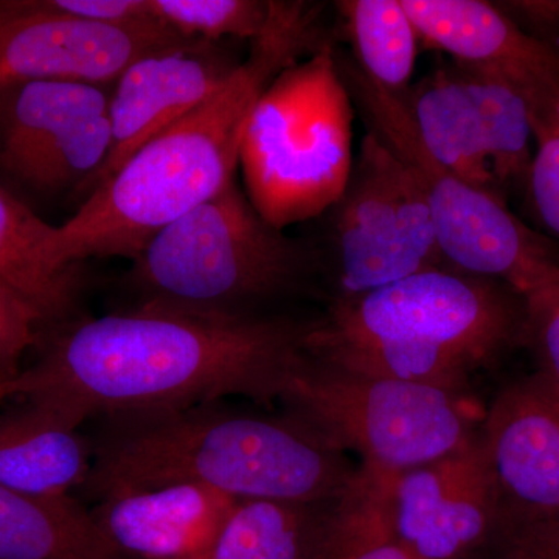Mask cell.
Listing matches in <instances>:
<instances>
[{
    "label": "cell",
    "mask_w": 559,
    "mask_h": 559,
    "mask_svg": "<svg viewBox=\"0 0 559 559\" xmlns=\"http://www.w3.org/2000/svg\"><path fill=\"white\" fill-rule=\"evenodd\" d=\"M419 39L460 64L516 75L559 64L558 51L538 43L496 3L480 0H403Z\"/></svg>",
    "instance_id": "cell-15"
},
{
    "label": "cell",
    "mask_w": 559,
    "mask_h": 559,
    "mask_svg": "<svg viewBox=\"0 0 559 559\" xmlns=\"http://www.w3.org/2000/svg\"><path fill=\"white\" fill-rule=\"evenodd\" d=\"M310 270V250L261 218L234 179L154 235L128 282L139 307L240 318L260 316L259 305L296 289Z\"/></svg>",
    "instance_id": "cell-5"
},
{
    "label": "cell",
    "mask_w": 559,
    "mask_h": 559,
    "mask_svg": "<svg viewBox=\"0 0 559 559\" xmlns=\"http://www.w3.org/2000/svg\"><path fill=\"white\" fill-rule=\"evenodd\" d=\"M7 7H9V2H0V16L5 13Z\"/></svg>",
    "instance_id": "cell-32"
},
{
    "label": "cell",
    "mask_w": 559,
    "mask_h": 559,
    "mask_svg": "<svg viewBox=\"0 0 559 559\" xmlns=\"http://www.w3.org/2000/svg\"><path fill=\"white\" fill-rule=\"evenodd\" d=\"M454 69L479 116L500 189L525 190L535 143L524 95L498 70L460 62Z\"/></svg>",
    "instance_id": "cell-23"
},
{
    "label": "cell",
    "mask_w": 559,
    "mask_h": 559,
    "mask_svg": "<svg viewBox=\"0 0 559 559\" xmlns=\"http://www.w3.org/2000/svg\"><path fill=\"white\" fill-rule=\"evenodd\" d=\"M522 294L443 267L355 297L311 323L308 355L340 369L460 393L477 370L525 344Z\"/></svg>",
    "instance_id": "cell-4"
},
{
    "label": "cell",
    "mask_w": 559,
    "mask_h": 559,
    "mask_svg": "<svg viewBox=\"0 0 559 559\" xmlns=\"http://www.w3.org/2000/svg\"><path fill=\"white\" fill-rule=\"evenodd\" d=\"M496 559H559V521L503 520Z\"/></svg>",
    "instance_id": "cell-29"
},
{
    "label": "cell",
    "mask_w": 559,
    "mask_h": 559,
    "mask_svg": "<svg viewBox=\"0 0 559 559\" xmlns=\"http://www.w3.org/2000/svg\"><path fill=\"white\" fill-rule=\"evenodd\" d=\"M319 7L271 2L249 57L204 105L142 146L53 237L55 263L79 270L92 257L135 259L154 235L234 180L249 117L282 70L323 49Z\"/></svg>",
    "instance_id": "cell-2"
},
{
    "label": "cell",
    "mask_w": 559,
    "mask_h": 559,
    "mask_svg": "<svg viewBox=\"0 0 559 559\" xmlns=\"http://www.w3.org/2000/svg\"><path fill=\"white\" fill-rule=\"evenodd\" d=\"M480 443L503 520H558V389L539 373L503 389L485 414Z\"/></svg>",
    "instance_id": "cell-13"
},
{
    "label": "cell",
    "mask_w": 559,
    "mask_h": 559,
    "mask_svg": "<svg viewBox=\"0 0 559 559\" xmlns=\"http://www.w3.org/2000/svg\"><path fill=\"white\" fill-rule=\"evenodd\" d=\"M40 323L46 322L38 310L0 283V384L20 377L22 356L36 344Z\"/></svg>",
    "instance_id": "cell-28"
},
{
    "label": "cell",
    "mask_w": 559,
    "mask_h": 559,
    "mask_svg": "<svg viewBox=\"0 0 559 559\" xmlns=\"http://www.w3.org/2000/svg\"><path fill=\"white\" fill-rule=\"evenodd\" d=\"M92 443L50 411L28 403L0 415V487L31 496H66L91 473Z\"/></svg>",
    "instance_id": "cell-16"
},
{
    "label": "cell",
    "mask_w": 559,
    "mask_h": 559,
    "mask_svg": "<svg viewBox=\"0 0 559 559\" xmlns=\"http://www.w3.org/2000/svg\"><path fill=\"white\" fill-rule=\"evenodd\" d=\"M238 64L216 43L201 39L176 40L132 62L109 98L108 160L83 191L97 190L132 154L204 105Z\"/></svg>",
    "instance_id": "cell-12"
},
{
    "label": "cell",
    "mask_w": 559,
    "mask_h": 559,
    "mask_svg": "<svg viewBox=\"0 0 559 559\" xmlns=\"http://www.w3.org/2000/svg\"><path fill=\"white\" fill-rule=\"evenodd\" d=\"M426 148L474 189L506 200L489 157L479 116L454 66L436 70L404 94Z\"/></svg>",
    "instance_id": "cell-18"
},
{
    "label": "cell",
    "mask_w": 559,
    "mask_h": 559,
    "mask_svg": "<svg viewBox=\"0 0 559 559\" xmlns=\"http://www.w3.org/2000/svg\"><path fill=\"white\" fill-rule=\"evenodd\" d=\"M312 323V322H311ZM310 322L138 307L70 323L16 378V396L81 428L87 419L241 395L282 399L307 358Z\"/></svg>",
    "instance_id": "cell-1"
},
{
    "label": "cell",
    "mask_w": 559,
    "mask_h": 559,
    "mask_svg": "<svg viewBox=\"0 0 559 559\" xmlns=\"http://www.w3.org/2000/svg\"><path fill=\"white\" fill-rule=\"evenodd\" d=\"M55 230L0 187V283L35 307L46 323L68 319L80 289L79 270L55 263Z\"/></svg>",
    "instance_id": "cell-20"
},
{
    "label": "cell",
    "mask_w": 559,
    "mask_h": 559,
    "mask_svg": "<svg viewBox=\"0 0 559 559\" xmlns=\"http://www.w3.org/2000/svg\"><path fill=\"white\" fill-rule=\"evenodd\" d=\"M47 5L83 20L117 25L150 27L164 24L154 16L151 0H46Z\"/></svg>",
    "instance_id": "cell-30"
},
{
    "label": "cell",
    "mask_w": 559,
    "mask_h": 559,
    "mask_svg": "<svg viewBox=\"0 0 559 559\" xmlns=\"http://www.w3.org/2000/svg\"><path fill=\"white\" fill-rule=\"evenodd\" d=\"M14 381L16 380L5 382V384H0V403L16 396V382Z\"/></svg>",
    "instance_id": "cell-31"
},
{
    "label": "cell",
    "mask_w": 559,
    "mask_h": 559,
    "mask_svg": "<svg viewBox=\"0 0 559 559\" xmlns=\"http://www.w3.org/2000/svg\"><path fill=\"white\" fill-rule=\"evenodd\" d=\"M334 209L342 299L448 267L425 193L371 131L360 143L347 189Z\"/></svg>",
    "instance_id": "cell-9"
},
{
    "label": "cell",
    "mask_w": 559,
    "mask_h": 559,
    "mask_svg": "<svg viewBox=\"0 0 559 559\" xmlns=\"http://www.w3.org/2000/svg\"><path fill=\"white\" fill-rule=\"evenodd\" d=\"M103 86L70 81H24L0 87V168L20 170L81 121L109 112Z\"/></svg>",
    "instance_id": "cell-19"
},
{
    "label": "cell",
    "mask_w": 559,
    "mask_h": 559,
    "mask_svg": "<svg viewBox=\"0 0 559 559\" xmlns=\"http://www.w3.org/2000/svg\"><path fill=\"white\" fill-rule=\"evenodd\" d=\"M525 344L535 352L536 373L559 390V278L525 294Z\"/></svg>",
    "instance_id": "cell-27"
},
{
    "label": "cell",
    "mask_w": 559,
    "mask_h": 559,
    "mask_svg": "<svg viewBox=\"0 0 559 559\" xmlns=\"http://www.w3.org/2000/svg\"><path fill=\"white\" fill-rule=\"evenodd\" d=\"M392 473L362 465L352 487L330 503L312 559H414L390 516Z\"/></svg>",
    "instance_id": "cell-22"
},
{
    "label": "cell",
    "mask_w": 559,
    "mask_h": 559,
    "mask_svg": "<svg viewBox=\"0 0 559 559\" xmlns=\"http://www.w3.org/2000/svg\"><path fill=\"white\" fill-rule=\"evenodd\" d=\"M157 20L186 39L253 40L266 27L271 2L259 0H151Z\"/></svg>",
    "instance_id": "cell-26"
},
{
    "label": "cell",
    "mask_w": 559,
    "mask_h": 559,
    "mask_svg": "<svg viewBox=\"0 0 559 559\" xmlns=\"http://www.w3.org/2000/svg\"><path fill=\"white\" fill-rule=\"evenodd\" d=\"M79 489L92 502L191 484L238 500L330 503L358 469L299 421L216 403L102 418Z\"/></svg>",
    "instance_id": "cell-3"
},
{
    "label": "cell",
    "mask_w": 559,
    "mask_h": 559,
    "mask_svg": "<svg viewBox=\"0 0 559 559\" xmlns=\"http://www.w3.org/2000/svg\"><path fill=\"white\" fill-rule=\"evenodd\" d=\"M288 417L362 465L400 474L473 443L459 393L340 369L308 355L282 399Z\"/></svg>",
    "instance_id": "cell-8"
},
{
    "label": "cell",
    "mask_w": 559,
    "mask_h": 559,
    "mask_svg": "<svg viewBox=\"0 0 559 559\" xmlns=\"http://www.w3.org/2000/svg\"><path fill=\"white\" fill-rule=\"evenodd\" d=\"M336 61L369 131L406 165L425 193L448 266L498 280L522 296L559 278L558 246L522 223L506 200L474 189L433 159L404 94L382 90L353 58L336 53Z\"/></svg>",
    "instance_id": "cell-7"
},
{
    "label": "cell",
    "mask_w": 559,
    "mask_h": 559,
    "mask_svg": "<svg viewBox=\"0 0 559 559\" xmlns=\"http://www.w3.org/2000/svg\"><path fill=\"white\" fill-rule=\"evenodd\" d=\"M238 499L202 485L178 484L98 502L95 520L134 559H210Z\"/></svg>",
    "instance_id": "cell-14"
},
{
    "label": "cell",
    "mask_w": 559,
    "mask_h": 559,
    "mask_svg": "<svg viewBox=\"0 0 559 559\" xmlns=\"http://www.w3.org/2000/svg\"><path fill=\"white\" fill-rule=\"evenodd\" d=\"M390 516L414 559H463L495 543L502 502L480 439L428 465L393 474Z\"/></svg>",
    "instance_id": "cell-11"
},
{
    "label": "cell",
    "mask_w": 559,
    "mask_h": 559,
    "mask_svg": "<svg viewBox=\"0 0 559 559\" xmlns=\"http://www.w3.org/2000/svg\"><path fill=\"white\" fill-rule=\"evenodd\" d=\"M0 559H134L79 499L0 487Z\"/></svg>",
    "instance_id": "cell-17"
},
{
    "label": "cell",
    "mask_w": 559,
    "mask_h": 559,
    "mask_svg": "<svg viewBox=\"0 0 559 559\" xmlns=\"http://www.w3.org/2000/svg\"><path fill=\"white\" fill-rule=\"evenodd\" d=\"M355 103L331 44L282 70L257 102L240 165L249 201L283 230L340 202L353 170Z\"/></svg>",
    "instance_id": "cell-6"
},
{
    "label": "cell",
    "mask_w": 559,
    "mask_h": 559,
    "mask_svg": "<svg viewBox=\"0 0 559 559\" xmlns=\"http://www.w3.org/2000/svg\"><path fill=\"white\" fill-rule=\"evenodd\" d=\"M558 521H559V518H558Z\"/></svg>",
    "instance_id": "cell-33"
},
{
    "label": "cell",
    "mask_w": 559,
    "mask_h": 559,
    "mask_svg": "<svg viewBox=\"0 0 559 559\" xmlns=\"http://www.w3.org/2000/svg\"><path fill=\"white\" fill-rule=\"evenodd\" d=\"M356 64L374 84L406 94L417 62L419 35L403 0L337 2Z\"/></svg>",
    "instance_id": "cell-24"
},
{
    "label": "cell",
    "mask_w": 559,
    "mask_h": 559,
    "mask_svg": "<svg viewBox=\"0 0 559 559\" xmlns=\"http://www.w3.org/2000/svg\"><path fill=\"white\" fill-rule=\"evenodd\" d=\"M330 503L238 500L210 559H312Z\"/></svg>",
    "instance_id": "cell-21"
},
{
    "label": "cell",
    "mask_w": 559,
    "mask_h": 559,
    "mask_svg": "<svg viewBox=\"0 0 559 559\" xmlns=\"http://www.w3.org/2000/svg\"><path fill=\"white\" fill-rule=\"evenodd\" d=\"M180 39L165 24L117 27L47 2H9L0 16V87L24 81L105 86L143 55Z\"/></svg>",
    "instance_id": "cell-10"
},
{
    "label": "cell",
    "mask_w": 559,
    "mask_h": 559,
    "mask_svg": "<svg viewBox=\"0 0 559 559\" xmlns=\"http://www.w3.org/2000/svg\"><path fill=\"white\" fill-rule=\"evenodd\" d=\"M511 83L527 103L535 143L525 193L540 224L559 238V66Z\"/></svg>",
    "instance_id": "cell-25"
}]
</instances>
